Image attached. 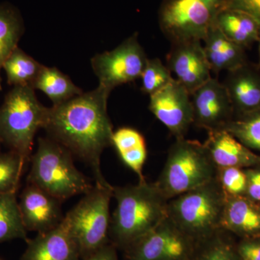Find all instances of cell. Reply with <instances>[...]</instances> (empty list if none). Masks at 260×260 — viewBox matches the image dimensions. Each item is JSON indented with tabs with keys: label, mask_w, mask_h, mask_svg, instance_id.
Returning <instances> with one entry per match:
<instances>
[{
	"label": "cell",
	"mask_w": 260,
	"mask_h": 260,
	"mask_svg": "<svg viewBox=\"0 0 260 260\" xmlns=\"http://www.w3.org/2000/svg\"><path fill=\"white\" fill-rule=\"evenodd\" d=\"M140 78L142 91L149 95L165 88L174 79L167 64H164L158 58H148Z\"/></svg>",
	"instance_id": "cell-29"
},
{
	"label": "cell",
	"mask_w": 260,
	"mask_h": 260,
	"mask_svg": "<svg viewBox=\"0 0 260 260\" xmlns=\"http://www.w3.org/2000/svg\"><path fill=\"white\" fill-rule=\"evenodd\" d=\"M14 239L28 241L16 192L0 193V243Z\"/></svg>",
	"instance_id": "cell-24"
},
{
	"label": "cell",
	"mask_w": 260,
	"mask_h": 260,
	"mask_svg": "<svg viewBox=\"0 0 260 260\" xmlns=\"http://www.w3.org/2000/svg\"><path fill=\"white\" fill-rule=\"evenodd\" d=\"M216 179L225 198L246 194L247 177L242 168H220L217 170Z\"/></svg>",
	"instance_id": "cell-30"
},
{
	"label": "cell",
	"mask_w": 260,
	"mask_h": 260,
	"mask_svg": "<svg viewBox=\"0 0 260 260\" xmlns=\"http://www.w3.org/2000/svg\"><path fill=\"white\" fill-rule=\"evenodd\" d=\"M113 197L116 207L111 218L109 239L123 250L168 217L169 200L155 182L114 186Z\"/></svg>",
	"instance_id": "cell-2"
},
{
	"label": "cell",
	"mask_w": 260,
	"mask_h": 260,
	"mask_svg": "<svg viewBox=\"0 0 260 260\" xmlns=\"http://www.w3.org/2000/svg\"><path fill=\"white\" fill-rule=\"evenodd\" d=\"M190 260H242L226 231L219 229L209 237L195 242Z\"/></svg>",
	"instance_id": "cell-25"
},
{
	"label": "cell",
	"mask_w": 260,
	"mask_h": 260,
	"mask_svg": "<svg viewBox=\"0 0 260 260\" xmlns=\"http://www.w3.org/2000/svg\"><path fill=\"white\" fill-rule=\"evenodd\" d=\"M258 50H259V64H258V66H259L260 70V40L258 42Z\"/></svg>",
	"instance_id": "cell-35"
},
{
	"label": "cell",
	"mask_w": 260,
	"mask_h": 260,
	"mask_svg": "<svg viewBox=\"0 0 260 260\" xmlns=\"http://www.w3.org/2000/svg\"><path fill=\"white\" fill-rule=\"evenodd\" d=\"M223 129L247 148L260 151V110L233 119Z\"/></svg>",
	"instance_id": "cell-27"
},
{
	"label": "cell",
	"mask_w": 260,
	"mask_h": 260,
	"mask_svg": "<svg viewBox=\"0 0 260 260\" xmlns=\"http://www.w3.org/2000/svg\"><path fill=\"white\" fill-rule=\"evenodd\" d=\"M229 0H164L158 12L160 30L171 42H203Z\"/></svg>",
	"instance_id": "cell-8"
},
{
	"label": "cell",
	"mask_w": 260,
	"mask_h": 260,
	"mask_svg": "<svg viewBox=\"0 0 260 260\" xmlns=\"http://www.w3.org/2000/svg\"><path fill=\"white\" fill-rule=\"evenodd\" d=\"M80 253L64 218L60 224L28 239L20 260H80Z\"/></svg>",
	"instance_id": "cell-15"
},
{
	"label": "cell",
	"mask_w": 260,
	"mask_h": 260,
	"mask_svg": "<svg viewBox=\"0 0 260 260\" xmlns=\"http://www.w3.org/2000/svg\"><path fill=\"white\" fill-rule=\"evenodd\" d=\"M234 107V113L246 115L260 110V70L247 62L227 72L223 82Z\"/></svg>",
	"instance_id": "cell-16"
},
{
	"label": "cell",
	"mask_w": 260,
	"mask_h": 260,
	"mask_svg": "<svg viewBox=\"0 0 260 260\" xmlns=\"http://www.w3.org/2000/svg\"><path fill=\"white\" fill-rule=\"evenodd\" d=\"M61 201L34 184L24 189L18 202L22 221L27 232L43 233L60 224L64 215Z\"/></svg>",
	"instance_id": "cell-14"
},
{
	"label": "cell",
	"mask_w": 260,
	"mask_h": 260,
	"mask_svg": "<svg viewBox=\"0 0 260 260\" xmlns=\"http://www.w3.org/2000/svg\"><path fill=\"white\" fill-rule=\"evenodd\" d=\"M49 108L38 101L30 86H15L0 108V142L28 160L34 137L44 128Z\"/></svg>",
	"instance_id": "cell-6"
},
{
	"label": "cell",
	"mask_w": 260,
	"mask_h": 260,
	"mask_svg": "<svg viewBox=\"0 0 260 260\" xmlns=\"http://www.w3.org/2000/svg\"><path fill=\"white\" fill-rule=\"evenodd\" d=\"M42 68L43 65L18 47L7 58L3 66L10 85L31 88Z\"/></svg>",
	"instance_id": "cell-23"
},
{
	"label": "cell",
	"mask_w": 260,
	"mask_h": 260,
	"mask_svg": "<svg viewBox=\"0 0 260 260\" xmlns=\"http://www.w3.org/2000/svg\"><path fill=\"white\" fill-rule=\"evenodd\" d=\"M25 161L12 150L0 153V193L16 192Z\"/></svg>",
	"instance_id": "cell-28"
},
{
	"label": "cell",
	"mask_w": 260,
	"mask_h": 260,
	"mask_svg": "<svg viewBox=\"0 0 260 260\" xmlns=\"http://www.w3.org/2000/svg\"><path fill=\"white\" fill-rule=\"evenodd\" d=\"M148 59L138 34H134L113 50L96 54L92 58L91 65L99 85L112 91L140 78Z\"/></svg>",
	"instance_id": "cell-9"
},
{
	"label": "cell",
	"mask_w": 260,
	"mask_h": 260,
	"mask_svg": "<svg viewBox=\"0 0 260 260\" xmlns=\"http://www.w3.org/2000/svg\"><path fill=\"white\" fill-rule=\"evenodd\" d=\"M28 182L61 202L75 195L86 194L95 186L75 167L73 154L51 138L38 140Z\"/></svg>",
	"instance_id": "cell-3"
},
{
	"label": "cell",
	"mask_w": 260,
	"mask_h": 260,
	"mask_svg": "<svg viewBox=\"0 0 260 260\" xmlns=\"http://www.w3.org/2000/svg\"><path fill=\"white\" fill-rule=\"evenodd\" d=\"M225 196L216 177L169 200L168 216L195 242L220 228Z\"/></svg>",
	"instance_id": "cell-5"
},
{
	"label": "cell",
	"mask_w": 260,
	"mask_h": 260,
	"mask_svg": "<svg viewBox=\"0 0 260 260\" xmlns=\"http://www.w3.org/2000/svg\"><path fill=\"white\" fill-rule=\"evenodd\" d=\"M110 90L99 85L49 109L44 129L50 138L83 160L93 172L95 185L112 188L101 169L103 151L112 145L114 133L107 112Z\"/></svg>",
	"instance_id": "cell-1"
},
{
	"label": "cell",
	"mask_w": 260,
	"mask_h": 260,
	"mask_svg": "<svg viewBox=\"0 0 260 260\" xmlns=\"http://www.w3.org/2000/svg\"><path fill=\"white\" fill-rule=\"evenodd\" d=\"M229 8L244 12L260 23V0H229Z\"/></svg>",
	"instance_id": "cell-31"
},
{
	"label": "cell",
	"mask_w": 260,
	"mask_h": 260,
	"mask_svg": "<svg viewBox=\"0 0 260 260\" xmlns=\"http://www.w3.org/2000/svg\"><path fill=\"white\" fill-rule=\"evenodd\" d=\"M203 41L211 72L216 74L232 71L248 62L245 49L228 39L216 24L210 28Z\"/></svg>",
	"instance_id": "cell-18"
},
{
	"label": "cell",
	"mask_w": 260,
	"mask_h": 260,
	"mask_svg": "<svg viewBox=\"0 0 260 260\" xmlns=\"http://www.w3.org/2000/svg\"><path fill=\"white\" fill-rule=\"evenodd\" d=\"M149 109L176 139L185 138L194 124L191 94L175 79L150 95Z\"/></svg>",
	"instance_id": "cell-11"
},
{
	"label": "cell",
	"mask_w": 260,
	"mask_h": 260,
	"mask_svg": "<svg viewBox=\"0 0 260 260\" xmlns=\"http://www.w3.org/2000/svg\"><path fill=\"white\" fill-rule=\"evenodd\" d=\"M237 251L242 260H260V239H249L241 243Z\"/></svg>",
	"instance_id": "cell-32"
},
{
	"label": "cell",
	"mask_w": 260,
	"mask_h": 260,
	"mask_svg": "<svg viewBox=\"0 0 260 260\" xmlns=\"http://www.w3.org/2000/svg\"><path fill=\"white\" fill-rule=\"evenodd\" d=\"M80 260H119L116 253V247L112 243H109L91 255Z\"/></svg>",
	"instance_id": "cell-34"
},
{
	"label": "cell",
	"mask_w": 260,
	"mask_h": 260,
	"mask_svg": "<svg viewBox=\"0 0 260 260\" xmlns=\"http://www.w3.org/2000/svg\"><path fill=\"white\" fill-rule=\"evenodd\" d=\"M217 170L204 143L180 138L169 148L165 165L155 184L170 200L213 180Z\"/></svg>",
	"instance_id": "cell-4"
},
{
	"label": "cell",
	"mask_w": 260,
	"mask_h": 260,
	"mask_svg": "<svg viewBox=\"0 0 260 260\" xmlns=\"http://www.w3.org/2000/svg\"><path fill=\"white\" fill-rule=\"evenodd\" d=\"M215 24L228 39L244 49L260 40V23L240 10H224L218 15Z\"/></svg>",
	"instance_id": "cell-20"
},
{
	"label": "cell",
	"mask_w": 260,
	"mask_h": 260,
	"mask_svg": "<svg viewBox=\"0 0 260 260\" xmlns=\"http://www.w3.org/2000/svg\"><path fill=\"white\" fill-rule=\"evenodd\" d=\"M244 196L225 198L220 228L227 232L260 236V209Z\"/></svg>",
	"instance_id": "cell-19"
},
{
	"label": "cell",
	"mask_w": 260,
	"mask_h": 260,
	"mask_svg": "<svg viewBox=\"0 0 260 260\" xmlns=\"http://www.w3.org/2000/svg\"><path fill=\"white\" fill-rule=\"evenodd\" d=\"M32 88L42 90L50 99L54 106L68 102L83 93L81 89L76 86L69 77L55 68L45 66H43Z\"/></svg>",
	"instance_id": "cell-22"
},
{
	"label": "cell",
	"mask_w": 260,
	"mask_h": 260,
	"mask_svg": "<svg viewBox=\"0 0 260 260\" xmlns=\"http://www.w3.org/2000/svg\"><path fill=\"white\" fill-rule=\"evenodd\" d=\"M112 188L95 185L64 215L79 251L80 259L91 255L110 243V202Z\"/></svg>",
	"instance_id": "cell-7"
},
{
	"label": "cell",
	"mask_w": 260,
	"mask_h": 260,
	"mask_svg": "<svg viewBox=\"0 0 260 260\" xmlns=\"http://www.w3.org/2000/svg\"><path fill=\"white\" fill-rule=\"evenodd\" d=\"M194 245L168 216L124 251L126 260H190Z\"/></svg>",
	"instance_id": "cell-10"
},
{
	"label": "cell",
	"mask_w": 260,
	"mask_h": 260,
	"mask_svg": "<svg viewBox=\"0 0 260 260\" xmlns=\"http://www.w3.org/2000/svg\"><path fill=\"white\" fill-rule=\"evenodd\" d=\"M194 124L207 131L223 129L233 120L234 107L226 89L215 78L206 83L191 93Z\"/></svg>",
	"instance_id": "cell-13"
},
{
	"label": "cell",
	"mask_w": 260,
	"mask_h": 260,
	"mask_svg": "<svg viewBox=\"0 0 260 260\" xmlns=\"http://www.w3.org/2000/svg\"><path fill=\"white\" fill-rule=\"evenodd\" d=\"M21 32V23L15 12L0 7V90L3 64L15 48L18 47Z\"/></svg>",
	"instance_id": "cell-26"
},
{
	"label": "cell",
	"mask_w": 260,
	"mask_h": 260,
	"mask_svg": "<svg viewBox=\"0 0 260 260\" xmlns=\"http://www.w3.org/2000/svg\"><path fill=\"white\" fill-rule=\"evenodd\" d=\"M247 198L254 202H260V169L246 171Z\"/></svg>",
	"instance_id": "cell-33"
},
{
	"label": "cell",
	"mask_w": 260,
	"mask_h": 260,
	"mask_svg": "<svg viewBox=\"0 0 260 260\" xmlns=\"http://www.w3.org/2000/svg\"><path fill=\"white\" fill-rule=\"evenodd\" d=\"M166 64L175 75L174 79L190 94L212 78L202 41L172 43Z\"/></svg>",
	"instance_id": "cell-12"
},
{
	"label": "cell",
	"mask_w": 260,
	"mask_h": 260,
	"mask_svg": "<svg viewBox=\"0 0 260 260\" xmlns=\"http://www.w3.org/2000/svg\"><path fill=\"white\" fill-rule=\"evenodd\" d=\"M112 140L122 162L138 175L140 182L146 181L143 168L147 159V146L143 135L134 128L121 127L114 132Z\"/></svg>",
	"instance_id": "cell-21"
},
{
	"label": "cell",
	"mask_w": 260,
	"mask_h": 260,
	"mask_svg": "<svg viewBox=\"0 0 260 260\" xmlns=\"http://www.w3.org/2000/svg\"><path fill=\"white\" fill-rule=\"evenodd\" d=\"M204 145L217 169L253 167L260 164V156L223 129L208 132Z\"/></svg>",
	"instance_id": "cell-17"
}]
</instances>
